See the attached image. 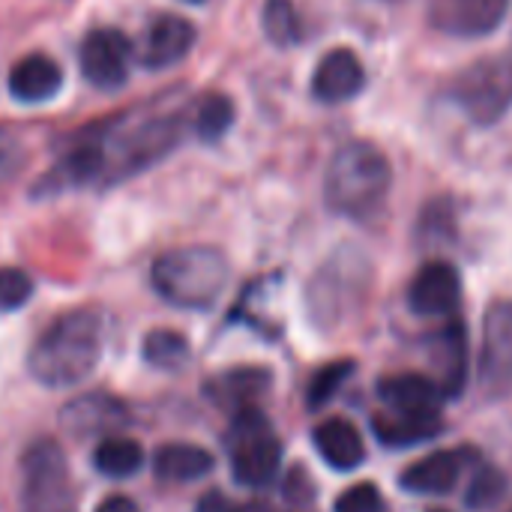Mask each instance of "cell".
<instances>
[{
    "mask_svg": "<svg viewBox=\"0 0 512 512\" xmlns=\"http://www.w3.org/2000/svg\"><path fill=\"white\" fill-rule=\"evenodd\" d=\"M102 360V318L93 309H75L57 318L30 348L27 369L33 381L51 390H69L93 375Z\"/></svg>",
    "mask_w": 512,
    "mask_h": 512,
    "instance_id": "obj_1",
    "label": "cell"
},
{
    "mask_svg": "<svg viewBox=\"0 0 512 512\" xmlns=\"http://www.w3.org/2000/svg\"><path fill=\"white\" fill-rule=\"evenodd\" d=\"M393 186V165L369 141H351L336 150L324 177L327 207L339 216L366 222L381 213Z\"/></svg>",
    "mask_w": 512,
    "mask_h": 512,
    "instance_id": "obj_2",
    "label": "cell"
},
{
    "mask_svg": "<svg viewBox=\"0 0 512 512\" xmlns=\"http://www.w3.org/2000/svg\"><path fill=\"white\" fill-rule=\"evenodd\" d=\"M228 276H231L228 258L213 246L171 249L159 255L150 267L153 291L165 303L177 309H189V312L210 309L222 297Z\"/></svg>",
    "mask_w": 512,
    "mask_h": 512,
    "instance_id": "obj_3",
    "label": "cell"
},
{
    "mask_svg": "<svg viewBox=\"0 0 512 512\" xmlns=\"http://www.w3.org/2000/svg\"><path fill=\"white\" fill-rule=\"evenodd\" d=\"M231 474L240 486L264 489L273 483L282 465V444L270 429V420L258 408H243L231 420L228 432Z\"/></svg>",
    "mask_w": 512,
    "mask_h": 512,
    "instance_id": "obj_4",
    "label": "cell"
},
{
    "mask_svg": "<svg viewBox=\"0 0 512 512\" xmlns=\"http://www.w3.org/2000/svg\"><path fill=\"white\" fill-rule=\"evenodd\" d=\"M21 507L24 512H75L69 465L54 441H36L24 450Z\"/></svg>",
    "mask_w": 512,
    "mask_h": 512,
    "instance_id": "obj_5",
    "label": "cell"
},
{
    "mask_svg": "<svg viewBox=\"0 0 512 512\" xmlns=\"http://www.w3.org/2000/svg\"><path fill=\"white\" fill-rule=\"evenodd\" d=\"M450 99L480 126L498 123L512 108V51L468 66L450 87Z\"/></svg>",
    "mask_w": 512,
    "mask_h": 512,
    "instance_id": "obj_6",
    "label": "cell"
},
{
    "mask_svg": "<svg viewBox=\"0 0 512 512\" xmlns=\"http://www.w3.org/2000/svg\"><path fill=\"white\" fill-rule=\"evenodd\" d=\"M132 60H135V48L129 36L114 27L90 30L78 48L81 72L99 90H120L129 81Z\"/></svg>",
    "mask_w": 512,
    "mask_h": 512,
    "instance_id": "obj_7",
    "label": "cell"
},
{
    "mask_svg": "<svg viewBox=\"0 0 512 512\" xmlns=\"http://www.w3.org/2000/svg\"><path fill=\"white\" fill-rule=\"evenodd\" d=\"M480 384L492 399L512 396V300H501L486 312Z\"/></svg>",
    "mask_w": 512,
    "mask_h": 512,
    "instance_id": "obj_8",
    "label": "cell"
},
{
    "mask_svg": "<svg viewBox=\"0 0 512 512\" xmlns=\"http://www.w3.org/2000/svg\"><path fill=\"white\" fill-rule=\"evenodd\" d=\"M426 12L435 30L459 39H480L504 24L510 0H429Z\"/></svg>",
    "mask_w": 512,
    "mask_h": 512,
    "instance_id": "obj_9",
    "label": "cell"
},
{
    "mask_svg": "<svg viewBox=\"0 0 512 512\" xmlns=\"http://www.w3.org/2000/svg\"><path fill=\"white\" fill-rule=\"evenodd\" d=\"M60 426L72 438H111V432H120L129 426V411L123 402L105 393H87L63 405Z\"/></svg>",
    "mask_w": 512,
    "mask_h": 512,
    "instance_id": "obj_10",
    "label": "cell"
},
{
    "mask_svg": "<svg viewBox=\"0 0 512 512\" xmlns=\"http://www.w3.org/2000/svg\"><path fill=\"white\" fill-rule=\"evenodd\" d=\"M459 300H462V276L447 261L426 264L408 288V306L423 318H444L459 309Z\"/></svg>",
    "mask_w": 512,
    "mask_h": 512,
    "instance_id": "obj_11",
    "label": "cell"
},
{
    "mask_svg": "<svg viewBox=\"0 0 512 512\" xmlns=\"http://www.w3.org/2000/svg\"><path fill=\"white\" fill-rule=\"evenodd\" d=\"M366 87L363 60L351 48H333L321 57L312 75V93L324 105H339L354 99Z\"/></svg>",
    "mask_w": 512,
    "mask_h": 512,
    "instance_id": "obj_12",
    "label": "cell"
},
{
    "mask_svg": "<svg viewBox=\"0 0 512 512\" xmlns=\"http://www.w3.org/2000/svg\"><path fill=\"white\" fill-rule=\"evenodd\" d=\"M429 360L438 372V387L444 399H456L468 381V333L459 321H450L429 336Z\"/></svg>",
    "mask_w": 512,
    "mask_h": 512,
    "instance_id": "obj_13",
    "label": "cell"
},
{
    "mask_svg": "<svg viewBox=\"0 0 512 512\" xmlns=\"http://www.w3.org/2000/svg\"><path fill=\"white\" fill-rule=\"evenodd\" d=\"M195 24L183 15H159L147 27L141 45V63L147 69H171L177 66L195 45Z\"/></svg>",
    "mask_w": 512,
    "mask_h": 512,
    "instance_id": "obj_14",
    "label": "cell"
},
{
    "mask_svg": "<svg viewBox=\"0 0 512 512\" xmlns=\"http://www.w3.org/2000/svg\"><path fill=\"white\" fill-rule=\"evenodd\" d=\"M273 387V375L261 366H237V369H225L219 375H213L204 384V396L225 408V411H243V408H255V402Z\"/></svg>",
    "mask_w": 512,
    "mask_h": 512,
    "instance_id": "obj_15",
    "label": "cell"
},
{
    "mask_svg": "<svg viewBox=\"0 0 512 512\" xmlns=\"http://www.w3.org/2000/svg\"><path fill=\"white\" fill-rule=\"evenodd\" d=\"M471 456H474L471 450H441V453H432V456L414 462L402 474L399 483L411 495H447L462 480Z\"/></svg>",
    "mask_w": 512,
    "mask_h": 512,
    "instance_id": "obj_16",
    "label": "cell"
},
{
    "mask_svg": "<svg viewBox=\"0 0 512 512\" xmlns=\"http://www.w3.org/2000/svg\"><path fill=\"white\" fill-rule=\"evenodd\" d=\"M378 396L393 414H414V417L441 414V402H444V393H441L438 381H432L426 375H417V372L381 378Z\"/></svg>",
    "mask_w": 512,
    "mask_h": 512,
    "instance_id": "obj_17",
    "label": "cell"
},
{
    "mask_svg": "<svg viewBox=\"0 0 512 512\" xmlns=\"http://www.w3.org/2000/svg\"><path fill=\"white\" fill-rule=\"evenodd\" d=\"M6 84H9L12 99H18L24 105H39V102H48L60 93L63 69L48 54H27L9 69Z\"/></svg>",
    "mask_w": 512,
    "mask_h": 512,
    "instance_id": "obj_18",
    "label": "cell"
},
{
    "mask_svg": "<svg viewBox=\"0 0 512 512\" xmlns=\"http://www.w3.org/2000/svg\"><path fill=\"white\" fill-rule=\"evenodd\" d=\"M315 450L318 456L333 468V471H354L363 465L366 459V447H363V435L357 432L354 423L333 417L324 420L315 432H312Z\"/></svg>",
    "mask_w": 512,
    "mask_h": 512,
    "instance_id": "obj_19",
    "label": "cell"
},
{
    "mask_svg": "<svg viewBox=\"0 0 512 512\" xmlns=\"http://www.w3.org/2000/svg\"><path fill=\"white\" fill-rule=\"evenodd\" d=\"M213 468V456L195 444H162L153 453V474L165 483H195Z\"/></svg>",
    "mask_w": 512,
    "mask_h": 512,
    "instance_id": "obj_20",
    "label": "cell"
},
{
    "mask_svg": "<svg viewBox=\"0 0 512 512\" xmlns=\"http://www.w3.org/2000/svg\"><path fill=\"white\" fill-rule=\"evenodd\" d=\"M378 441L384 447H414V444H426L432 438H438L444 432V420L441 414L432 417H414V414H378L372 423Z\"/></svg>",
    "mask_w": 512,
    "mask_h": 512,
    "instance_id": "obj_21",
    "label": "cell"
},
{
    "mask_svg": "<svg viewBox=\"0 0 512 512\" xmlns=\"http://www.w3.org/2000/svg\"><path fill=\"white\" fill-rule=\"evenodd\" d=\"M93 465L102 477L111 480H129L144 465V450L132 438H102V444L93 450Z\"/></svg>",
    "mask_w": 512,
    "mask_h": 512,
    "instance_id": "obj_22",
    "label": "cell"
},
{
    "mask_svg": "<svg viewBox=\"0 0 512 512\" xmlns=\"http://www.w3.org/2000/svg\"><path fill=\"white\" fill-rule=\"evenodd\" d=\"M141 354H144V360H147L153 369L177 372V369H183V366L189 363L192 348H189L186 336L177 333V330H150V333L144 336Z\"/></svg>",
    "mask_w": 512,
    "mask_h": 512,
    "instance_id": "obj_23",
    "label": "cell"
},
{
    "mask_svg": "<svg viewBox=\"0 0 512 512\" xmlns=\"http://www.w3.org/2000/svg\"><path fill=\"white\" fill-rule=\"evenodd\" d=\"M234 123V102L228 96H207L201 105H198V114H195V132L201 141L213 144L219 141Z\"/></svg>",
    "mask_w": 512,
    "mask_h": 512,
    "instance_id": "obj_24",
    "label": "cell"
},
{
    "mask_svg": "<svg viewBox=\"0 0 512 512\" xmlns=\"http://www.w3.org/2000/svg\"><path fill=\"white\" fill-rule=\"evenodd\" d=\"M264 33L273 45L288 48L300 39V18L291 0H267L264 3Z\"/></svg>",
    "mask_w": 512,
    "mask_h": 512,
    "instance_id": "obj_25",
    "label": "cell"
},
{
    "mask_svg": "<svg viewBox=\"0 0 512 512\" xmlns=\"http://www.w3.org/2000/svg\"><path fill=\"white\" fill-rule=\"evenodd\" d=\"M351 372H354V360H336L321 366L309 381V393H306L309 408H324L336 396V390L351 378Z\"/></svg>",
    "mask_w": 512,
    "mask_h": 512,
    "instance_id": "obj_26",
    "label": "cell"
},
{
    "mask_svg": "<svg viewBox=\"0 0 512 512\" xmlns=\"http://www.w3.org/2000/svg\"><path fill=\"white\" fill-rule=\"evenodd\" d=\"M504 495H507V477L498 468H480L465 492V504L474 512L492 510Z\"/></svg>",
    "mask_w": 512,
    "mask_h": 512,
    "instance_id": "obj_27",
    "label": "cell"
},
{
    "mask_svg": "<svg viewBox=\"0 0 512 512\" xmlns=\"http://www.w3.org/2000/svg\"><path fill=\"white\" fill-rule=\"evenodd\" d=\"M33 297V279L18 267H0V312H15Z\"/></svg>",
    "mask_w": 512,
    "mask_h": 512,
    "instance_id": "obj_28",
    "label": "cell"
},
{
    "mask_svg": "<svg viewBox=\"0 0 512 512\" xmlns=\"http://www.w3.org/2000/svg\"><path fill=\"white\" fill-rule=\"evenodd\" d=\"M336 512H384V498L378 486L360 483V486H351L345 495H339Z\"/></svg>",
    "mask_w": 512,
    "mask_h": 512,
    "instance_id": "obj_29",
    "label": "cell"
},
{
    "mask_svg": "<svg viewBox=\"0 0 512 512\" xmlns=\"http://www.w3.org/2000/svg\"><path fill=\"white\" fill-rule=\"evenodd\" d=\"M285 501L291 507H309L315 501V483H312V477L306 474L303 465L291 468V474L285 480Z\"/></svg>",
    "mask_w": 512,
    "mask_h": 512,
    "instance_id": "obj_30",
    "label": "cell"
},
{
    "mask_svg": "<svg viewBox=\"0 0 512 512\" xmlns=\"http://www.w3.org/2000/svg\"><path fill=\"white\" fill-rule=\"evenodd\" d=\"M24 165V147L15 135L0 129V183H9Z\"/></svg>",
    "mask_w": 512,
    "mask_h": 512,
    "instance_id": "obj_31",
    "label": "cell"
},
{
    "mask_svg": "<svg viewBox=\"0 0 512 512\" xmlns=\"http://www.w3.org/2000/svg\"><path fill=\"white\" fill-rule=\"evenodd\" d=\"M234 507H231V501L222 495V492H207L201 501H198V507H195V512H231Z\"/></svg>",
    "mask_w": 512,
    "mask_h": 512,
    "instance_id": "obj_32",
    "label": "cell"
},
{
    "mask_svg": "<svg viewBox=\"0 0 512 512\" xmlns=\"http://www.w3.org/2000/svg\"><path fill=\"white\" fill-rule=\"evenodd\" d=\"M93 512H141L138 510V504L132 501V498H126V495H111V498H105L99 507Z\"/></svg>",
    "mask_w": 512,
    "mask_h": 512,
    "instance_id": "obj_33",
    "label": "cell"
},
{
    "mask_svg": "<svg viewBox=\"0 0 512 512\" xmlns=\"http://www.w3.org/2000/svg\"><path fill=\"white\" fill-rule=\"evenodd\" d=\"M231 512H273L267 504H261V501H249V504H240V507H234Z\"/></svg>",
    "mask_w": 512,
    "mask_h": 512,
    "instance_id": "obj_34",
    "label": "cell"
},
{
    "mask_svg": "<svg viewBox=\"0 0 512 512\" xmlns=\"http://www.w3.org/2000/svg\"><path fill=\"white\" fill-rule=\"evenodd\" d=\"M189 3H204V0H189Z\"/></svg>",
    "mask_w": 512,
    "mask_h": 512,
    "instance_id": "obj_35",
    "label": "cell"
},
{
    "mask_svg": "<svg viewBox=\"0 0 512 512\" xmlns=\"http://www.w3.org/2000/svg\"><path fill=\"white\" fill-rule=\"evenodd\" d=\"M432 512H447V510H432Z\"/></svg>",
    "mask_w": 512,
    "mask_h": 512,
    "instance_id": "obj_36",
    "label": "cell"
}]
</instances>
